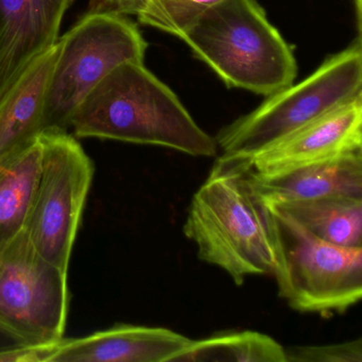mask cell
I'll use <instances>...</instances> for the list:
<instances>
[{
    "instance_id": "d6986e66",
    "label": "cell",
    "mask_w": 362,
    "mask_h": 362,
    "mask_svg": "<svg viewBox=\"0 0 362 362\" xmlns=\"http://www.w3.org/2000/svg\"><path fill=\"white\" fill-rule=\"evenodd\" d=\"M141 0H92L90 12H110V13L136 14Z\"/></svg>"
},
{
    "instance_id": "4fadbf2b",
    "label": "cell",
    "mask_w": 362,
    "mask_h": 362,
    "mask_svg": "<svg viewBox=\"0 0 362 362\" xmlns=\"http://www.w3.org/2000/svg\"><path fill=\"white\" fill-rule=\"evenodd\" d=\"M58 52L57 41L0 99V166L39 139L46 92Z\"/></svg>"
},
{
    "instance_id": "44dd1931",
    "label": "cell",
    "mask_w": 362,
    "mask_h": 362,
    "mask_svg": "<svg viewBox=\"0 0 362 362\" xmlns=\"http://www.w3.org/2000/svg\"><path fill=\"white\" fill-rule=\"evenodd\" d=\"M356 13H357L358 33L361 35V0H355Z\"/></svg>"
},
{
    "instance_id": "8fae6325",
    "label": "cell",
    "mask_w": 362,
    "mask_h": 362,
    "mask_svg": "<svg viewBox=\"0 0 362 362\" xmlns=\"http://www.w3.org/2000/svg\"><path fill=\"white\" fill-rule=\"evenodd\" d=\"M192 339L164 327L118 324L54 345L47 362H173Z\"/></svg>"
},
{
    "instance_id": "9a60e30c",
    "label": "cell",
    "mask_w": 362,
    "mask_h": 362,
    "mask_svg": "<svg viewBox=\"0 0 362 362\" xmlns=\"http://www.w3.org/2000/svg\"><path fill=\"white\" fill-rule=\"evenodd\" d=\"M42 163L37 139L0 166V243L24 230L30 213Z\"/></svg>"
},
{
    "instance_id": "3957f363",
    "label": "cell",
    "mask_w": 362,
    "mask_h": 362,
    "mask_svg": "<svg viewBox=\"0 0 362 362\" xmlns=\"http://www.w3.org/2000/svg\"><path fill=\"white\" fill-rule=\"evenodd\" d=\"M180 39L230 88L270 96L298 75L291 47L256 0H220Z\"/></svg>"
},
{
    "instance_id": "277c9868",
    "label": "cell",
    "mask_w": 362,
    "mask_h": 362,
    "mask_svg": "<svg viewBox=\"0 0 362 362\" xmlns=\"http://www.w3.org/2000/svg\"><path fill=\"white\" fill-rule=\"evenodd\" d=\"M268 207L274 245L272 274L279 298L293 310L323 317L357 304L362 298V247L332 245Z\"/></svg>"
},
{
    "instance_id": "52a82bcc",
    "label": "cell",
    "mask_w": 362,
    "mask_h": 362,
    "mask_svg": "<svg viewBox=\"0 0 362 362\" xmlns=\"http://www.w3.org/2000/svg\"><path fill=\"white\" fill-rule=\"evenodd\" d=\"M39 139L41 171L25 230L46 260L69 273L95 167L67 131H45Z\"/></svg>"
},
{
    "instance_id": "7a4b0ae2",
    "label": "cell",
    "mask_w": 362,
    "mask_h": 362,
    "mask_svg": "<svg viewBox=\"0 0 362 362\" xmlns=\"http://www.w3.org/2000/svg\"><path fill=\"white\" fill-rule=\"evenodd\" d=\"M71 127L80 139L160 146L196 158L218 153L215 137L144 62H124L110 71L82 101Z\"/></svg>"
},
{
    "instance_id": "6da1fadb",
    "label": "cell",
    "mask_w": 362,
    "mask_h": 362,
    "mask_svg": "<svg viewBox=\"0 0 362 362\" xmlns=\"http://www.w3.org/2000/svg\"><path fill=\"white\" fill-rule=\"evenodd\" d=\"M250 175L249 158L221 154L192 197L183 224L199 259L223 270L237 286L274 269L270 209Z\"/></svg>"
},
{
    "instance_id": "2e32d148",
    "label": "cell",
    "mask_w": 362,
    "mask_h": 362,
    "mask_svg": "<svg viewBox=\"0 0 362 362\" xmlns=\"http://www.w3.org/2000/svg\"><path fill=\"white\" fill-rule=\"evenodd\" d=\"M286 362L285 347L253 330L226 332L192 340L173 362Z\"/></svg>"
},
{
    "instance_id": "7c38bea8",
    "label": "cell",
    "mask_w": 362,
    "mask_h": 362,
    "mask_svg": "<svg viewBox=\"0 0 362 362\" xmlns=\"http://www.w3.org/2000/svg\"><path fill=\"white\" fill-rule=\"evenodd\" d=\"M254 189L264 202L311 200L326 197L362 199V150L345 152L274 175L251 168Z\"/></svg>"
},
{
    "instance_id": "9c48e42d",
    "label": "cell",
    "mask_w": 362,
    "mask_h": 362,
    "mask_svg": "<svg viewBox=\"0 0 362 362\" xmlns=\"http://www.w3.org/2000/svg\"><path fill=\"white\" fill-rule=\"evenodd\" d=\"M362 150V94L249 156L258 175Z\"/></svg>"
},
{
    "instance_id": "ac0fdd59",
    "label": "cell",
    "mask_w": 362,
    "mask_h": 362,
    "mask_svg": "<svg viewBox=\"0 0 362 362\" xmlns=\"http://www.w3.org/2000/svg\"><path fill=\"white\" fill-rule=\"evenodd\" d=\"M286 362H362L361 338L328 345L285 347Z\"/></svg>"
},
{
    "instance_id": "ffe728a7",
    "label": "cell",
    "mask_w": 362,
    "mask_h": 362,
    "mask_svg": "<svg viewBox=\"0 0 362 362\" xmlns=\"http://www.w3.org/2000/svg\"><path fill=\"white\" fill-rule=\"evenodd\" d=\"M23 345L29 344H27L22 339L18 338V336L0 325V353L16 349V347L23 346Z\"/></svg>"
},
{
    "instance_id": "e0dca14e",
    "label": "cell",
    "mask_w": 362,
    "mask_h": 362,
    "mask_svg": "<svg viewBox=\"0 0 362 362\" xmlns=\"http://www.w3.org/2000/svg\"><path fill=\"white\" fill-rule=\"evenodd\" d=\"M220 0H141L139 22L181 37L196 21Z\"/></svg>"
},
{
    "instance_id": "30bf717a",
    "label": "cell",
    "mask_w": 362,
    "mask_h": 362,
    "mask_svg": "<svg viewBox=\"0 0 362 362\" xmlns=\"http://www.w3.org/2000/svg\"><path fill=\"white\" fill-rule=\"evenodd\" d=\"M75 0H0V99L57 43Z\"/></svg>"
},
{
    "instance_id": "5bb4252c",
    "label": "cell",
    "mask_w": 362,
    "mask_h": 362,
    "mask_svg": "<svg viewBox=\"0 0 362 362\" xmlns=\"http://www.w3.org/2000/svg\"><path fill=\"white\" fill-rule=\"evenodd\" d=\"M266 203L327 243L341 247H362V199L326 197Z\"/></svg>"
},
{
    "instance_id": "ba28073f",
    "label": "cell",
    "mask_w": 362,
    "mask_h": 362,
    "mask_svg": "<svg viewBox=\"0 0 362 362\" xmlns=\"http://www.w3.org/2000/svg\"><path fill=\"white\" fill-rule=\"evenodd\" d=\"M69 273L35 250L26 230L0 243V325L29 345L64 338Z\"/></svg>"
},
{
    "instance_id": "5b68a950",
    "label": "cell",
    "mask_w": 362,
    "mask_h": 362,
    "mask_svg": "<svg viewBox=\"0 0 362 362\" xmlns=\"http://www.w3.org/2000/svg\"><path fill=\"white\" fill-rule=\"evenodd\" d=\"M362 94L361 39L298 84L270 95L215 137L222 156L249 158Z\"/></svg>"
},
{
    "instance_id": "8992f818",
    "label": "cell",
    "mask_w": 362,
    "mask_h": 362,
    "mask_svg": "<svg viewBox=\"0 0 362 362\" xmlns=\"http://www.w3.org/2000/svg\"><path fill=\"white\" fill-rule=\"evenodd\" d=\"M44 103L42 133L67 131L88 93L116 66L144 62L148 44L122 14L88 12L58 40Z\"/></svg>"
}]
</instances>
